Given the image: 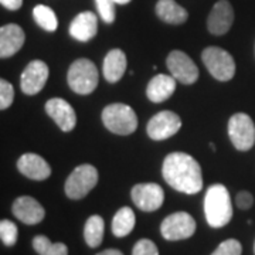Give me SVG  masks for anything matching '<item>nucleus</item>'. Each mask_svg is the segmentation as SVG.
Returning <instances> with one entry per match:
<instances>
[{
	"label": "nucleus",
	"mask_w": 255,
	"mask_h": 255,
	"mask_svg": "<svg viewBox=\"0 0 255 255\" xmlns=\"http://www.w3.org/2000/svg\"><path fill=\"white\" fill-rule=\"evenodd\" d=\"M234 23V10L228 0H219L207 17V28L214 36H223Z\"/></svg>",
	"instance_id": "nucleus-13"
},
{
	"label": "nucleus",
	"mask_w": 255,
	"mask_h": 255,
	"mask_svg": "<svg viewBox=\"0 0 255 255\" xmlns=\"http://www.w3.org/2000/svg\"><path fill=\"white\" fill-rule=\"evenodd\" d=\"M176 91V78L173 75L157 74L153 77L146 87V97L149 101L160 104L169 100Z\"/></svg>",
	"instance_id": "nucleus-19"
},
{
	"label": "nucleus",
	"mask_w": 255,
	"mask_h": 255,
	"mask_svg": "<svg viewBox=\"0 0 255 255\" xmlns=\"http://www.w3.org/2000/svg\"><path fill=\"white\" fill-rule=\"evenodd\" d=\"M135 213L130 207H122L112 219V233L115 237H127L135 227Z\"/></svg>",
	"instance_id": "nucleus-22"
},
{
	"label": "nucleus",
	"mask_w": 255,
	"mask_h": 255,
	"mask_svg": "<svg viewBox=\"0 0 255 255\" xmlns=\"http://www.w3.org/2000/svg\"><path fill=\"white\" fill-rule=\"evenodd\" d=\"M210 147L213 149V152H216V146H214V143H210Z\"/></svg>",
	"instance_id": "nucleus-35"
},
{
	"label": "nucleus",
	"mask_w": 255,
	"mask_h": 255,
	"mask_svg": "<svg viewBox=\"0 0 255 255\" xmlns=\"http://www.w3.org/2000/svg\"><path fill=\"white\" fill-rule=\"evenodd\" d=\"M102 122L105 128L117 135H130L136 130L137 117L135 111L125 104H111L102 111Z\"/></svg>",
	"instance_id": "nucleus-4"
},
{
	"label": "nucleus",
	"mask_w": 255,
	"mask_h": 255,
	"mask_svg": "<svg viewBox=\"0 0 255 255\" xmlns=\"http://www.w3.org/2000/svg\"><path fill=\"white\" fill-rule=\"evenodd\" d=\"M0 3H1V6H4L6 9L9 10H18L21 7V4H23V0H0Z\"/></svg>",
	"instance_id": "nucleus-32"
},
{
	"label": "nucleus",
	"mask_w": 255,
	"mask_h": 255,
	"mask_svg": "<svg viewBox=\"0 0 255 255\" xmlns=\"http://www.w3.org/2000/svg\"><path fill=\"white\" fill-rule=\"evenodd\" d=\"M104 230H105V223L101 216H91L87 220L84 227V238L88 247L97 248L101 246L104 240Z\"/></svg>",
	"instance_id": "nucleus-23"
},
{
	"label": "nucleus",
	"mask_w": 255,
	"mask_h": 255,
	"mask_svg": "<svg viewBox=\"0 0 255 255\" xmlns=\"http://www.w3.org/2000/svg\"><path fill=\"white\" fill-rule=\"evenodd\" d=\"M160 233L167 241L187 240L196 233V220L186 211H177L162 221Z\"/></svg>",
	"instance_id": "nucleus-8"
},
{
	"label": "nucleus",
	"mask_w": 255,
	"mask_h": 255,
	"mask_svg": "<svg viewBox=\"0 0 255 255\" xmlns=\"http://www.w3.org/2000/svg\"><path fill=\"white\" fill-rule=\"evenodd\" d=\"M14 100V88L9 81L0 80V110H7Z\"/></svg>",
	"instance_id": "nucleus-29"
},
{
	"label": "nucleus",
	"mask_w": 255,
	"mask_h": 255,
	"mask_svg": "<svg viewBox=\"0 0 255 255\" xmlns=\"http://www.w3.org/2000/svg\"><path fill=\"white\" fill-rule=\"evenodd\" d=\"M0 238L4 246H14L18 238L17 226L10 220H1L0 221Z\"/></svg>",
	"instance_id": "nucleus-26"
},
{
	"label": "nucleus",
	"mask_w": 255,
	"mask_h": 255,
	"mask_svg": "<svg viewBox=\"0 0 255 255\" xmlns=\"http://www.w3.org/2000/svg\"><path fill=\"white\" fill-rule=\"evenodd\" d=\"M162 174L172 189L184 194H197L203 189L200 164L184 152H173L166 156Z\"/></svg>",
	"instance_id": "nucleus-1"
},
{
	"label": "nucleus",
	"mask_w": 255,
	"mask_h": 255,
	"mask_svg": "<svg viewBox=\"0 0 255 255\" xmlns=\"http://www.w3.org/2000/svg\"><path fill=\"white\" fill-rule=\"evenodd\" d=\"M98 33V18L92 11H81L71 21L70 34L78 41H90Z\"/></svg>",
	"instance_id": "nucleus-18"
},
{
	"label": "nucleus",
	"mask_w": 255,
	"mask_h": 255,
	"mask_svg": "<svg viewBox=\"0 0 255 255\" xmlns=\"http://www.w3.org/2000/svg\"><path fill=\"white\" fill-rule=\"evenodd\" d=\"M241 253H243L241 243L238 240L230 238V240L223 241L211 255H241Z\"/></svg>",
	"instance_id": "nucleus-28"
},
{
	"label": "nucleus",
	"mask_w": 255,
	"mask_h": 255,
	"mask_svg": "<svg viewBox=\"0 0 255 255\" xmlns=\"http://www.w3.org/2000/svg\"><path fill=\"white\" fill-rule=\"evenodd\" d=\"M155 10L157 17L167 24H183L189 17L187 10L177 4L174 0H159Z\"/></svg>",
	"instance_id": "nucleus-21"
},
{
	"label": "nucleus",
	"mask_w": 255,
	"mask_h": 255,
	"mask_svg": "<svg viewBox=\"0 0 255 255\" xmlns=\"http://www.w3.org/2000/svg\"><path fill=\"white\" fill-rule=\"evenodd\" d=\"M33 17L36 23L46 31H55L58 27V20L55 16L54 10L44 4H38L33 9Z\"/></svg>",
	"instance_id": "nucleus-25"
},
{
	"label": "nucleus",
	"mask_w": 255,
	"mask_h": 255,
	"mask_svg": "<svg viewBox=\"0 0 255 255\" xmlns=\"http://www.w3.org/2000/svg\"><path fill=\"white\" fill-rule=\"evenodd\" d=\"M11 210L16 219L28 226H36L38 223H41L46 216L44 207L36 199L30 196H21L16 199Z\"/></svg>",
	"instance_id": "nucleus-15"
},
{
	"label": "nucleus",
	"mask_w": 255,
	"mask_h": 255,
	"mask_svg": "<svg viewBox=\"0 0 255 255\" xmlns=\"http://www.w3.org/2000/svg\"><path fill=\"white\" fill-rule=\"evenodd\" d=\"M17 169L23 176L31 180H46L51 174V167L46 159L36 153H24L17 160Z\"/></svg>",
	"instance_id": "nucleus-16"
},
{
	"label": "nucleus",
	"mask_w": 255,
	"mask_h": 255,
	"mask_svg": "<svg viewBox=\"0 0 255 255\" xmlns=\"http://www.w3.org/2000/svg\"><path fill=\"white\" fill-rule=\"evenodd\" d=\"M98 183V170L92 164H80L67 177L64 190L68 199L81 200Z\"/></svg>",
	"instance_id": "nucleus-5"
},
{
	"label": "nucleus",
	"mask_w": 255,
	"mask_h": 255,
	"mask_svg": "<svg viewBox=\"0 0 255 255\" xmlns=\"http://www.w3.org/2000/svg\"><path fill=\"white\" fill-rule=\"evenodd\" d=\"M236 204H237L238 209L250 210L254 204V196L250 191H240L236 197Z\"/></svg>",
	"instance_id": "nucleus-31"
},
{
	"label": "nucleus",
	"mask_w": 255,
	"mask_h": 255,
	"mask_svg": "<svg viewBox=\"0 0 255 255\" xmlns=\"http://www.w3.org/2000/svg\"><path fill=\"white\" fill-rule=\"evenodd\" d=\"M48 80V65L41 60H34L24 68L20 77V88L26 95H36Z\"/></svg>",
	"instance_id": "nucleus-12"
},
{
	"label": "nucleus",
	"mask_w": 255,
	"mask_h": 255,
	"mask_svg": "<svg viewBox=\"0 0 255 255\" xmlns=\"http://www.w3.org/2000/svg\"><path fill=\"white\" fill-rule=\"evenodd\" d=\"M98 71L95 64L88 58L75 60L67 73V82L75 94L90 95L98 87Z\"/></svg>",
	"instance_id": "nucleus-3"
},
{
	"label": "nucleus",
	"mask_w": 255,
	"mask_h": 255,
	"mask_svg": "<svg viewBox=\"0 0 255 255\" xmlns=\"http://www.w3.org/2000/svg\"><path fill=\"white\" fill-rule=\"evenodd\" d=\"M95 4H97V9L100 13L101 18L105 21V23H114L115 17H117V13H115V1L114 0H95Z\"/></svg>",
	"instance_id": "nucleus-27"
},
{
	"label": "nucleus",
	"mask_w": 255,
	"mask_h": 255,
	"mask_svg": "<svg viewBox=\"0 0 255 255\" xmlns=\"http://www.w3.org/2000/svg\"><path fill=\"white\" fill-rule=\"evenodd\" d=\"M26 34L17 24H6L0 28V57L9 58L23 47Z\"/></svg>",
	"instance_id": "nucleus-17"
},
{
	"label": "nucleus",
	"mask_w": 255,
	"mask_h": 255,
	"mask_svg": "<svg viewBox=\"0 0 255 255\" xmlns=\"http://www.w3.org/2000/svg\"><path fill=\"white\" fill-rule=\"evenodd\" d=\"M132 255H159V250L153 241L142 238L133 246Z\"/></svg>",
	"instance_id": "nucleus-30"
},
{
	"label": "nucleus",
	"mask_w": 255,
	"mask_h": 255,
	"mask_svg": "<svg viewBox=\"0 0 255 255\" xmlns=\"http://www.w3.org/2000/svg\"><path fill=\"white\" fill-rule=\"evenodd\" d=\"M182 128V119L172 111H160L147 122L146 132L153 140H164L176 135Z\"/></svg>",
	"instance_id": "nucleus-9"
},
{
	"label": "nucleus",
	"mask_w": 255,
	"mask_h": 255,
	"mask_svg": "<svg viewBox=\"0 0 255 255\" xmlns=\"http://www.w3.org/2000/svg\"><path fill=\"white\" fill-rule=\"evenodd\" d=\"M204 214L210 227L221 228L233 219V204L224 184H213L204 197Z\"/></svg>",
	"instance_id": "nucleus-2"
},
{
	"label": "nucleus",
	"mask_w": 255,
	"mask_h": 255,
	"mask_svg": "<svg viewBox=\"0 0 255 255\" xmlns=\"http://www.w3.org/2000/svg\"><path fill=\"white\" fill-rule=\"evenodd\" d=\"M117 4H127V3H129L130 0H114Z\"/></svg>",
	"instance_id": "nucleus-34"
},
{
	"label": "nucleus",
	"mask_w": 255,
	"mask_h": 255,
	"mask_svg": "<svg viewBox=\"0 0 255 255\" xmlns=\"http://www.w3.org/2000/svg\"><path fill=\"white\" fill-rule=\"evenodd\" d=\"M46 112L63 132H71L77 125L75 111L63 98H51L47 101Z\"/></svg>",
	"instance_id": "nucleus-14"
},
{
	"label": "nucleus",
	"mask_w": 255,
	"mask_h": 255,
	"mask_svg": "<svg viewBox=\"0 0 255 255\" xmlns=\"http://www.w3.org/2000/svg\"><path fill=\"white\" fill-rule=\"evenodd\" d=\"M33 248L38 255H68V247L63 243H51L46 236L33 238Z\"/></svg>",
	"instance_id": "nucleus-24"
},
{
	"label": "nucleus",
	"mask_w": 255,
	"mask_h": 255,
	"mask_svg": "<svg viewBox=\"0 0 255 255\" xmlns=\"http://www.w3.org/2000/svg\"><path fill=\"white\" fill-rule=\"evenodd\" d=\"M102 71H104V77L107 81L111 82V84L118 82L127 71V55H125V53L119 48L111 50L110 53L105 55Z\"/></svg>",
	"instance_id": "nucleus-20"
},
{
	"label": "nucleus",
	"mask_w": 255,
	"mask_h": 255,
	"mask_svg": "<svg viewBox=\"0 0 255 255\" xmlns=\"http://www.w3.org/2000/svg\"><path fill=\"white\" fill-rule=\"evenodd\" d=\"M254 254H255V243H254Z\"/></svg>",
	"instance_id": "nucleus-36"
},
{
	"label": "nucleus",
	"mask_w": 255,
	"mask_h": 255,
	"mask_svg": "<svg viewBox=\"0 0 255 255\" xmlns=\"http://www.w3.org/2000/svg\"><path fill=\"white\" fill-rule=\"evenodd\" d=\"M228 136L237 150H250L255 143L254 121L243 112L234 114L228 121Z\"/></svg>",
	"instance_id": "nucleus-7"
},
{
	"label": "nucleus",
	"mask_w": 255,
	"mask_h": 255,
	"mask_svg": "<svg viewBox=\"0 0 255 255\" xmlns=\"http://www.w3.org/2000/svg\"><path fill=\"white\" fill-rule=\"evenodd\" d=\"M201 60L217 81H230L236 75V61L224 48L207 47L201 53Z\"/></svg>",
	"instance_id": "nucleus-6"
},
{
	"label": "nucleus",
	"mask_w": 255,
	"mask_h": 255,
	"mask_svg": "<svg viewBox=\"0 0 255 255\" xmlns=\"http://www.w3.org/2000/svg\"><path fill=\"white\" fill-rule=\"evenodd\" d=\"M167 68L170 75H173L176 81L182 82L184 85H191L199 80V68L189 55L183 51L174 50L167 55Z\"/></svg>",
	"instance_id": "nucleus-10"
},
{
	"label": "nucleus",
	"mask_w": 255,
	"mask_h": 255,
	"mask_svg": "<svg viewBox=\"0 0 255 255\" xmlns=\"http://www.w3.org/2000/svg\"><path fill=\"white\" fill-rule=\"evenodd\" d=\"M97 255H124L119 250H115V248H110V250H105V251H102L100 254Z\"/></svg>",
	"instance_id": "nucleus-33"
},
{
	"label": "nucleus",
	"mask_w": 255,
	"mask_h": 255,
	"mask_svg": "<svg viewBox=\"0 0 255 255\" xmlns=\"http://www.w3.org/2000/svg\"><path fill=\"white\" fill-rule=\"evenodd\" d=\"M132 200L137 209L150 213L162 207L164 201L163 189L156 183H139L130 191Z\"/></svg>",
	"instance_id": "nucleus-11"
}]
</instances>
